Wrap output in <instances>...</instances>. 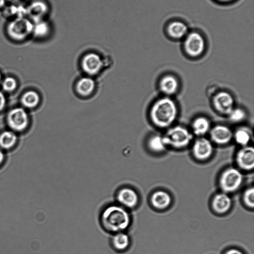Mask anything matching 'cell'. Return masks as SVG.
Listing matches in <instances>:
<instances>
[{
	"label": "cell",
	"instance_id": "obj_1",
	"mask_svg": "<svg viewBox=\"0 0 254 254\" xmlns=\"http://www.w3.org/2000/svg\"><path fill=\"white\" fill-rule=\"evenodd\" d=\"M178 109L175 102L169 96L158 98L151 106L149 116L152 123L157 127H170L175 121Z\"/></svg>",
	"mask_w": 254,
	"mask_h": 254
},
{
	"label": "cell",
	"instance_id": "obj_2",
	"mask_svg": "<svg viewBox=\"0 0 254 254\" xmlns=\"http://www.w3.org/2000/svg\"><path fill=\"white\" fill-rule=\"evenodd\" d=\"M103 227L108 231L118 233L123 232L129 225L130 216L122 206L112 205L106 207L101 215Z\"/></svg>",
	"mask_w": 254,
	"mask_h": 254
},
{
	"label": "cell",
	"instance_id": "obj_3",
	"mask_svg": "<svg viewBox=\"0 0 254 254\" xmlns=\"http://www.w3.org/2000/svg\"><path fill=\"white\" fill-rule=\"evenodd\" d=\"M206 40L202 33L196 30H190L182 40L185 53L192 58L200 57L206 48Z\"/></svg>",
	"mask_w": 254,
	"mask_h": 254
},
{
	"label": "cell",
	"instance_id": "obj_4",
	"mask_svg": "<svg viewBox=\"0 0 254 254\" xmlns=\"http://www.w3.org/2000/svg\"><path fill=\"white\" fill-rule=\"evenodd\" d=\"M167 146L182 149L188 146L193 139V134L181 126L170 127L163 136Z\"/></svg>",
	"mask_w": 254,
	"mask_h": 254
},
{
	"label": "cell",
	"instance_id": "obj_5",
	"mask_svg": "<svg viewBox=\"0 0 254 254\" xmlns=\"http://www.w3.org/2000/svg\"><path fill=\"white\" fill-rule=\"evenodd\" d=\"M34 23L25 17L13 19L6 28L8 35L15 41H23L32 34Z\"/></svg>",
	"mask_w": 254,
	"mask_h": 254
},
{
	"label": "cell",
	"instance_id": "obj_6",
	"mask_svg": "<svg viewBox=\"0 0 254 254\" xmlns=\"http://www.w3.org/2000/svg\"><path fill=\"white\" fill-rule=\"evenodd\" d=\"M212 105L218 113L228 116L235 108V101L229 92L217 90L211 97Z\"/></svg>",
	"mask_w": 254,
	"mask_h": 254
},
{
	"label": "cell",
	"instance_id": "obj_7",
	"mask_svg": "<svg viewBox=\"0 0 254 254\" xmlns=\"http://www.w3.org/2000/svg\"><path fill=\"white\" fill-rule=\"evenodd\" d=\"M243 181V176L237 169L230 168L222 174L219 181L220 186L225 192L236 191L241 186Z\"/></svg>",
	"mask_w": 254,
	"mask_h": 254
},
{
	"label": "cell",
	"instance_id": "obj_8",
	"mask_svg": "<svg viewBox=\"0 0 254 254\" xmlns=\"http://www.w3.org/2000/svg\"><path fill=\"white\" fill-rule=\"evenodd\" d=\"M190 30L188 24L180 19L169 21L165 28L167 36L174 41H182Z\"/></svg>",
	"mask_w": 254,
	"mask_h": 254
},
{
	"label": "cell",
	"instance_id": "obj_9",
	"mask_svg": "<svg viewBox=\"0 0 254 254\" xmlns=\"http://www.w3.org/2000/svg\"><path fill=\"white\" fill-rule=\"evenodd\" d=\"M213 151L211 141L203 137H199L193 143L192 152L193 156L200 160H205L209 158Z\"/></svg>",
	"mask_w": 254,
	"mask_h": 254
},
{
	"label": "cell",
	"instance_id": "obj_10",
	"mask_svg": "<svg viewBox=\"0 0 254 254\" xmlns=\"http://www.w3.org/2000/svg\"><path fill=\"white\" fill-rule=\"evenodd\" d=\"M7 122L13 130L22 131L27 126L28 118L26 112L21 108L11 110L8 114Z\"/></svg>",
	"mask_w": 254,
	"mask_h": 254
},
{
	"label": "cell",
	"instance_id": "obj_11",
	"mask_svg": "<svg viewBox=\"0 0 254 254\" xmlns=\"http://www.w3.org/2000/svg\"><path fill=\"white\" fill-rule=\"evenodd\" d=\"M103 66V60L97 54L91 52L84 56L81 61L83 71L89 75L97 74Z\"/></svg>",
	"mask_w": 254,
	"mask_h": 254
},
{
	"label": "cell",
	"instance_id": "obj_12",
	"mask_svg": "<svg viewBox=\"0 0 254 254\" xmlns=\"http://www.w3.org/2000/svg\"><path fill=\"white\" fill-rule=\"evenodd\" d=\"M210 137L211 141L219 145L229 143L233 137V132L227 126L217 125L210 128Z\"/></svg>",
	"mask_w": 254,
	"mask_h": 254
},
{
	"label": "cell",
	"instance_id": "obj_13",
	"mask_svg": "<svg viewBox=\"0 0 254 254\" xmlns=\"http://www.w3.org/2000/svg\"><path fill=\"white\" fill-rule=\"evenodd\" d=\"M27 16L34 22L45 20L49 12L47 3L42 0H35L26 7Z\"/></svg>",
	"mask_w": 254,
	"mask_h": 254
},
{
	"label": "cell",
	"instance_id": "obj_14",
	"mask_svg": "<svg viewBox=\"0 0 254 254\" xmlns=\"http://www.w3.org/2000/svg\"><path fill=\"white\" fill-rule=\"evenodd\" d=\"M236 161L243 169L251 170L254 167V149L250 146H243L237 152Z\"/></svg>",
	"mask_w": 254,
	"mask_h": 254
},
{
	"label": "cell",
	"instance_id": "obj_15",
	"mask_svg": "<svg viewBox=\"0 0 254 254\" xmlns=\"http://www.w3.org/2000/svg\"><path fill=\"white\" fill-rule=\"evenodd\" d=\"M159 88L166 96L176 94L179 88L178 78L173 74H168L163 76L159 81Z\"/></svg>",
	"mask_w": 254,
	"mask_h": 254
},
{
	"label": "cell",
	"instance_id": "obj_16",
	"mask_svg": "<svg viewBox=\"0 0 254 254\" xmlns=\"http://www.w3.org/2000/svg\"><path fill=\"white\" fill-rule=\"evenodd\" d=\"M118 202L127 208H133L138 202V196L136 192L129 188L120 189L117 195Z\"/></svg>",
	"mask_w": 254,
	"mask_h": 254
},
{
	"label": "cell",
	"instance_id": "obj_17",
	"mask_svg": "<svg viewBox=\"0 0 254 254\" xmlns=\"http://www.w3.org/2000/svg\"><path fill=\"white\" fill-rule=\"evenodd\" d=\"M212 205L217 213H223L228 211L231 206V199L226 193L216 194L213 199Z\"/></svg>",
	"mask_w": 254,
	"mask_h": 254
},
{
	"label": "cell",
	"instance_id": "obj_18",
	"mask_svg": "<svg viewBox=\"0 0 254 254\" xmlns=\"http://www.w3.org/2000/svg\"><path fill=\"white\" fill-rule=\"evenodd\" d=\"M210 123L205 117H196L191 124L192 134L201 137L207 133L210 129Z\"/></svg>",
	"mask_w": 254,
	"mask_h": 254
},
{
	"label": "cell",
	"instance_id": "obj_19",
	"mask_svg": "<svg viewBox=\"0 0 254 254\" xmlns=\"http://www.w3.org/2000/svg\"><path fill=\"white\" fill-rule=\"evenodd\" d=\"M171 202L170 195L166 192L162 190L157 191L153 193L151 197L152 205L160 209L167 208Z\"/></svg>",
	"mask_w": 254,
	"mask_h": 254
},
{
	"label": "cell",
	"instance_id": "obj_20",
	"mask_svg": "<svg viewBox=\"0 0 254 254\" xmlns=\"http://www.w3.org/2000/svg\"><path fill=\"white\" fill-rule=\"evenodd\" d=\"M95 87V83L92 78L90 77H84L77 81L76 90L80 95L88 96L93 92Z\"/></svg>",
	"mask_w": 254,
	"mask_h": 254
},
{
	"label": "cell",
	"instance_id": "obj_21",
	"mask_svg": "<svg viewBox=\"0 0 254 254\" xmlns=\"http://www.w3.org/2000/svg\"><path fill=\"white\" fill-rule=\"evenodd\" d=\"M3 15L5 17L12 18L24 17L27 15L26 7L21 5L11 4L10 6L4 7Z\"/></svg>",
	"mask_w": 254,
	"mask_h": 254
},
{
	"label": "cell",
	"instance_id": "obj_22",
	"mask_svg": "<svg viewBox=\"0 0 254 254\" xmlns=\"http://www.w3.org/2000/svg\"><path fill=\"white\" fill-rule=\"evenodd\" d=\"M147 145L150 150L154 152H163L167 147L163 136L159 134L150 136L148 140Z\"/></svg>",
	"mask_w": 254,
	"mask_h": 254
},
{
	"label": "cell",
	"instance_id": "obj_23",
	"mask_svg": "<svg viewBox=\"0 0 254 254\" xmlns=\"http://www.w3.org/2000/svg\"><path fill=\"white\" fill-rule=\"evenodd\" d=\"M50 32V25L46 20H42L34 23L32 34L36 37L39 38L46 37Z\"/></svg>",
	"mask_w": 254,
	"mask_h": 254
},
{
	"label": "cell",
	"instance_id": "obj_24",
	"mask_svg": "<svg viewBox=\"0 0 254 254\" xmlns=\"http://www.w3.org/2000/svg\"><path fill=\"white\" fill-rule=\"evenodd\" d=\"M233 138L238 144L247 146L251 139V133L247 127H241L233 133Z\"/></svg>",
	"mask_w": 254,
	"mask_h": 254
},
{
	"label": "cell",
	"instance_id": "obj_25",
	"mask_svg": "<svg viewBox=\"0 0 254 254\" xmlns=\"http://www.w3.org/2000/svg\"><path fill=\"white\" fill-rule=\"evenodd\" d=\"M128 236L122 232L117 233L112 238V244L118 251H124L127 248L129 245Z\"/></svg>",
	"mask_w": 254,
	"mask_h": 254
},
{
	"label": "cell",
	"instance_id": "obj_26",
	"mask_svg": "<svg viewBox=\"0 0 254 254\" xmlns=\"http://www.w3.org/2000/svg\"><path fill=\"white\" fill-rule=\"evenodd\" d=\"M17 139L16 134L11 131H5L0 135V146L9 149L15 144Z\"/></svg>",
	"mask_w": 254,
	"mask_h": 254
},
{
	"label": "cell",
	"instance_id": "obj_27",
	"mask_svg": "<svg viewBox=\"0 0 254 254\" xmlns=\"http://www.w3.org/2000/svg\"><path fill=\"white\" fill-rule=\"evenodd\" d=\"M39 100V96L37 93L29 91L23 94L21 98V102L25 107L32 108L38 105Z\"/></svg>",
	"mask_w": 254,
	"mask_h": 254
},
{
	"label": "cell",
	"instance_id": "obj_28",
	"mask_svg": "<svg viewBox=\"0 0 254 254\" xmlns=\"http://www.w3.org/2000/svg\"><path fill=\"white\" fill-rule=\"evenodd\" d=\"M230 120L235 123H240L246 118V111L241 108H234L228 115Z\"/></svg>",
	"mask_w": 254,
	"mask_h": 254
},
{
	"label": "cell",
	"instance_id": "obj_29",
	"mask_svg": "<svg viewBox=\"0 0 254 254\" xmlns=\"http://www.w3.org/2000/svg\"><path fill=\"white\" fill-rule=\"evenodd\" d=\"M244 200L249 207L253 208L254 206V190L253 188L247 189L244 194Z\"/></svg>",
	"mask_w": 254,
	"mask_h": 254
},
{
	"label": "cell",
	"instance_id": "obj_30",
	"mask_svg": "<svg viewBox=\"0 0 254 254\" xmlns=\"http://www.w3.org/2000/svg\"><path fill=\"white\" fill-rule=\"evenodd\" d=\"M2 86L4 91L11 92L15 89L16 86V82L13 78L8 77L4 79Z\"/></svg>",
	"mask_w": 254,
	"mask_h": 254
},
{
	"label": "cell",
	"instance_id": "obj_31",
	"mask_svg": "<svg viewBox=\"0 0 254 254\" xmlns=\"http://www.w3.org/2000/svg\"><path fill=\"white\" fill-rule=\"evenodd\" d=\"M6 103V99L4 94L0 91V111L4 107Z\"/></svg>",
	"mask_w": 254,
	"mask_h": 254
},
{
	"label": "cell",
	"instance_id": "obj_32",
	"mask_svg": "<svg viewBox=\"0 0 254 254\" xmlns=\"http://www.w3.org/2000/svg\"><path fill=\"white\" fill-rule=\"evenodd\" d=\"M224 254H244L241 251L236 249H231L227 251Z\"/></svg>",
	"mask_w": 254,
	"mask_h": 254
},
{
	"label": "cell",
	"instance_id": "obj_33",
	"mask_svg": "<svg viewBox=\"0 0 254 254\" xmlns=\"http://www.w3.org/2000/svg\"><path fill=\"white\" fill-rule=\"evenodd\" d=\"M215 2L220 4H229L234 2L236 0H214Z\"/></svg>",
	"mask_w": 254,
	"mask_h": 254
},
{
	"label": "cell",
	"instance_id": "obj_34",
	"mask_svg": "<svg viewBox=\"0 0 254 254\" xmlns=\"http://www.w3.org/2000/svg\"><path fill=\"white\" fill-rule=\"evenodd\" d=\"M6 0H0V9L3 8L5 6Z\"/></svg>",
	"mask_w": 254,
	"mask_h": 254
},
{
	"label": "cell",
	"instance_id": "obj_35",
	"mask_svg": "<svg viewBox=\"0 0 254 254\" xmlns=\"http://www.w3.org/2000/svg\"><path fill=\"white\" fill-rule=\"evenodd\" d=\"M4 160V155L1 150H0V165L2 164Z\"/></svg>",
	"mask_w": 254,
	"mask_h": 254
},
{
	"label": "cell",
	"instance_id": "obj_36",
	"mask_svg": "<svg viewBox=\"0 0 254 254\" xmlns=\"http://www.w3.org/2000/svg\"><path fill=\"white\" fill-rule=\"evenodd\" d=\"M20 0H6V1L10 2L11 4H16V3L18 2Z\"/></svg>",
	"mask_w": 254,
	"mask_h": 254
},
{
	"label": "cell",
	"instance_id": "obj_37",
	"mask_svg": "<svg viewBox=\"0 0 254 254\" xmlns=\"http://www.w3.org/2000/svg\"><path fill=\"white\" fill-rule=\"evenodd\" d=\"M1 80V75H0V81Z\"/></svg>",
	"mask_w": 254,
	"mask_h": 254
}]
</instances>
